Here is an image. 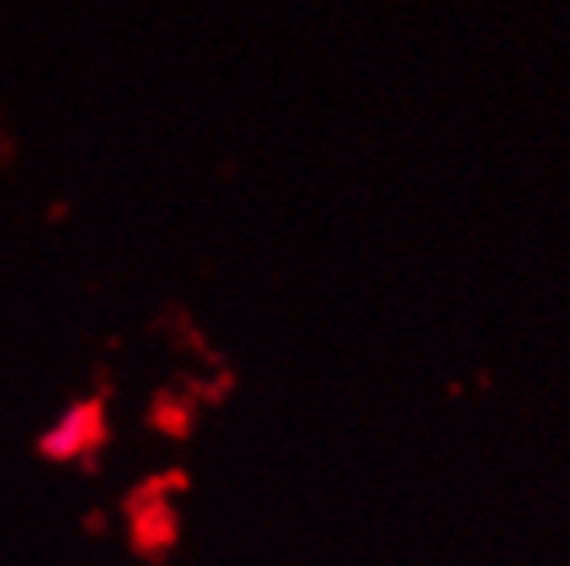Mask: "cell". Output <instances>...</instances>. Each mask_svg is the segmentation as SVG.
Segmentation results:
<instances>
[{
	"label": "cell",
	"instance_id": "obj_1",
	"mask_svg": "<svg viewBox=\"0 0 570 566\" xmlns=\"http://www.w3.org/2000/svg\"><path fill=\"white\" fill-rule=\"evenodd\" d=\"M100 439H104L100 401H87V406H75V410L67 413L50 435H46L42 451L55 455V459H71V455L91 451Z\"/></svg>",
	"mask_w": 570,
	"mask_h": 566
}]
</instances>
